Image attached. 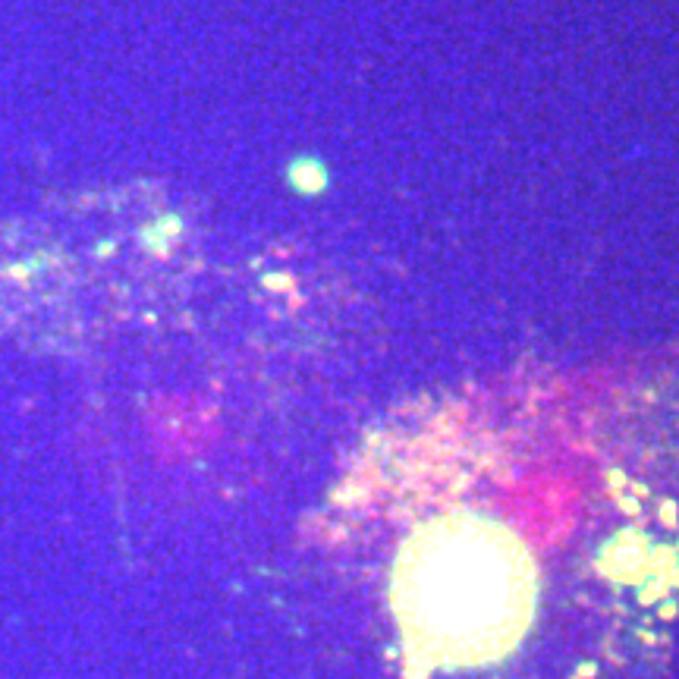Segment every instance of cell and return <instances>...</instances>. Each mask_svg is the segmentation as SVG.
Segmentation results:
<instances>
[{
  "instance_id": "obj_1",
  "label": "cell",
  "mask_w": 679,
  "mask_h": 679,
  "mask_svg": "<svg viewBox=\"0 0 679 679\" xmlns=\"http://www.w3.org/2000/svg\"><path fill=\"white\" fill-rule=\"evenodd\" d=\"M538 573L526 541L481 513H447L402 544L390 604L406 654L431 670L507 657L535 620Z\"/></svg>"
}]
</instances>
